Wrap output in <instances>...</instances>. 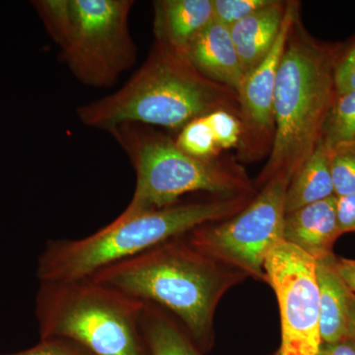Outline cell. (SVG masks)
<instances>
[{"mask_svg": "<svg viewBox=\"0 0 355 355\" xmlns=\"http://www.w3.org/2000/svg\"><path fill=\"white\" fill-rule=\"evenodd\" d=\"M3 355H91L83 347L76 343L60 338H49L41 342L31 349Z\"/></svg>", "mask_w": 355, "mask_h": 355, "instance_id": "cb8c5ba5", "label": "cell"}, {"mask_svg": "<svg viewBox=\"0 0 355 355\" xmlns=\"http://www.w3.org/2000/svg\"><path fill=\"white\" fill-rule=\"evenodd\" d=\"M316 268L314 259L284 240L266 258V284L275 291L279 307V355H319L322 338Z\"/></svg>", "mask_w": 355, "mask_h": 355, "instance_id": "9c48e42d", "label": "cell"}, {"mask_svg": "<svg viewBox=\"0 0 355 355\" xmlns=\"http://www.w3.org/2000/svg\"><path fill=\"white\" fill-rule=\"evenodd\" d=\"M336 96L355 90V36L340 44L335 65Z\"/></svg>", "mask_w": 355, "mask_h": 355, "instance_id": "603a6c76", "label": "cell"}, {"mask_svg": "<svg viewBox=\"0 0 355 355\" xmlns=\"http://www.w3.org/2000/svg\"><path fill=\"white\" fill-rule=\"evenodd\" d=\"M286 4L287 1L272 0L268 6L229 28L244 77L272 50L282 29Z\"/></svg>", "mask_w": 355, "mask_h": 355, "instance_id": "5bb4252c", "label": "cell"}, {"mask_svg": "<svg viewBox=\"0 0 355 355\" xmlns=\"http://www.w3.org/2000/svg\"><path fill=\"white\" fill-rule=\"evenodd\" d=\"M336 203L335 196L286 214L284 241L315 261L333 256L336 241L342 236L336 220Z\"/></svg>", "mask_w": 355, "mask_h": 355, "instance_id": "7c38bea8", "label": "cell"}, {"mask_svg": "<svg viewBox=\"0 0 355 355\" xmlns=\"http://www.w3.org/2000/svg\"><path fill=\"white\" fill-rule=\"evenodd\" d=\"M330 167L336 197L355 195V144L331 149Z\"/></svg>", "mask_w": 355, "mask_h": 355, "instance_id": "ffe728a7", "label": "cell"}, {"mask_svg": "<svg viewBox=\"0 0 355 355\" xmlns=\"http://www.w3.org/2000/svg\"><path fill=\"white\" fill-rule=\"evenodd\" d=\"M272 355H279V350H277V352H275V354H273Z\"/></svg>", "mask_w": 355, "mask_h": 355, "instance_id": "f1b7e54d", "label": "cell"}, {"mask_svg": "<svg viewBox=\"0 0 355 355\" xmlns=\"http://www.w3.org/2000/svg\"><path fill=\"white\" fill-rule=\"evenodd\" d=\"M141 329L149 355H203L183 327L158 306L144 303Z\"/></svg>", "mask_w": 355, "mask_h": 355, "instance_id": "e0dca14e", "label": "cell"}, {"mask_svg": "<svg viewBox=\"0 0 355 355\" xmlns=\"http://www.w3.org/2000/svg\"><path fill=\"white\" fill-rule=\"evenodd\" d=\"M320 140L329 150L355 144V90L336 96L324 120Z\"/></svg>", "mask_w": 355, "mask_h": 355, "instance_id": "ac0fdd59", "label": "cell"}, {"mask_svg": "<svg viewBox=\"0 0 355 355\" xmlns=\"http://www.w3.org/2000/svg\"><path fill=\"white\" fill-rule=\"evenodd\" d=\"M336 212L340 234L355 232V195L336 197Z\"/></svg>", "mask_w": 355, "mask_h": 355, "instance_id": "d4e9b609", "label": "cell"}, {"mask_svg": "<svg viewBox=\"0 0 355 355\" xmlns=\"http://www.w3.org/2000/svg\"><path fill=\"white\" fill-rule=\"evenodd\" d=\"M291 180L284 173L275 175L235 216L198 226L187 238L216 260L266 282V258L284 240V203Z\"/></svg>", "mask_w": 355, "mask_h": 355, "instance_id": "ba28073f", "label": "cell"}, {"mask_svg": "<svg viewBox=\"0 0 355 355\" xmlns=\"http://www.w3.org/2000/svg\"><path fill=\"white\" fill-rule=\"evenodd\" d=\"M254 195L178 202L164 209L116 217L94 234L46 244L38 259L40 282L88 279L106 266L127 260L203 224L225 220L244 209Z\"/></svg>", "mask_w": 355, "mask_h": 355, "instance_id": "277c9868", "label": "cell"}, {"mask_svg": "<svg viewBox=\"0 0 355 355\" xmlns=\"http://www.w3.org/2000/svg\"><path fill=\"white\" fill-rule=\"evenodd\" d=\"M88 279L168 311L205 354L214 347L217 306L248 275L193 246L184 234Z\"/></svg>", "mask_w": 355, "mask_h": 355, "instance_id": "6da1fadb", "label": "cell"}, {"mask_svg": "<svg viewBox=\"0 0 355 355\" xmlns=\"http://www.w3.org/2000/svg\"><path fill=\"white\" fill-rule=\"evenodd\" d=\"M108 133L127 154L137 174L132 200L119 216L171 207L196 191L217 197L257 193L244 168L236 161L193 157L175 139L153 127L123 123Z\"/></svg>", "mask_w": 355, "mask_h": 355, "instance_id": "5b68a950", "label": "cell"}, {"mask_svg": "<svg viewBox=\"0 0 355 355\" xmlns=\"http://www.w3.org/2000/svg\"><path fill=\"white\" fill-rule=\"evenodd\" d=\"M182 55L203 76L239 92L244 74L226 26L212 21L191 40Z\"/></svg>", "mask_w": 355, "mask_h": 355, "instance_id": "8fae6325", "label": "cell"}, {"mask_svg": "<svg viewBox=\"0 0 355 355\" xmlns=\"http://www.w3.org/2000/svg\"><path fill=\"white\" fill-rule=\"evenodd\" d=\"M300 3L287 1L282 29L272 50L258 67L244 77L239 98V120L242 137L240 160L251 162L263 158L272 150L275 125L273 114L275 81L287 39L295 20L300 16Z\"/></svg>", "mask_w": 355, "mask_h": 355, "instance_id": "30bf717a", "label": "cell"}, {"mask_svg": "<svg viewBox=\"0 0 355 355\" xmlns=\"http://www.w3.org/2000/svg\"><path fill=\"white\" fill-rule=\"evenodd\" d=\"M33 6L79 83L108 88L137 62L132 0H36Z\"/></svg>", "mask_w": 355, "mask_h": 355, "instance_id": "52a82bcc", "label": "cell"}, {"mask_svg": "<svg viewBox=\"0 0 355 355\" xmlns=\"http://www.w3.org/2000/svg\"><path fill=\"white\" fill-rule=\"evenodd\" d=\"M319 355H355V345L349 338L338 343H322Z\"/></svg>", "mask_w": 355, "mask_h": 355, "instance_id": "4316f807", "label": "cell"}, {"mask_svg": "<svg viewBox=\"0 0 355 355\" xmlns=\"http://www.w3.org/2000/svg\"><path fill=\"white\" fill-rule=\"evenodd\" d=\"M217 146L220 150L238 148L242 137L241 121L236 114L224 110L212 112L205 116Z\"/></svg>", "mask_w": 355, "mask_h": 355, "instance_id": "44dd1931", "label": "cell"}, {"mask_svg": "<svg viewBox=\"0 0 355 355\" xmlns=\"http://www.w3.org/2000/svg\"><path fill=\"white\" fill-rule=\"evenodd\" d=\"M340 44L324 43L295 20L275 81V133L268 163L254 188L284 173L293 176L316 148L336 98L335 65Z\"/></svg>", "mask_w": 355, "mask_h": 355, "instance_id": "3957f363", "label": "cell"}, {"mask_svg": "<svg viewBox=\"0 0 355 355\" xmlns=\"http://www.w3.org/2000/svg\"><path fill=\"white\" fill-rule=\"evenodd\" d=\"M347 338L355 345V295L350 293L349 321H347Z\"/></svg>", "mask_w": 355, "mask_h": 355, "instance_id": "83f0119b", "label": "cell"}, {"mask_svg": "<svg viewBox=\"0 0 355 355\" xmlns=\"http://www.w3.org/2000/svg\"><path fill=\"white\" fill-rule=\"evenodd\" d=\"M218 110L239 118L238 93L203 76L182 53L155 42L125 85L78 107L76 113L86 127L107 132L123 123L180 132L191 121Z\"/></svg>", "mask_w": 355, "mask_h": 355, "instance_id": "7a4b0ae2", "label": "cell"}, {"mask_svg": "<svg viewBox=\"0 0 355 355\" xmlns=\"http://www.w3.org/2000/svg\"><path fill=\"white\" fill-rule=\"evenodd\" d=\"M335 196L330 150L319 140L315 150L294 173L287 187L286 214Z\"/></svg>", "mask_w": 355, "mask_h": 355, "instance_id": "2e32d148", "label": "cell"}, {"mask_svg": "<svg viewBox=\"0 0 355 355\" xmlns=\"http://www.w3.org/2000/svg\"><path fill=\"white\" fill-rule=\"evenodd\" d=\"M316 261L322 343L347 340L352 291L336 270L335 254Z\"/></svg>", "mask_w": 355, "mask_h": 355, "instance_id": "9a60e30c", "label": "cell"}, {"mask_svg": "<svg viewBox=\"0 0 355 355\" xmlns=\"http://www.w3.org/2000/svg\"><path fill=\"white\" fill-rule=\"evenodd\" d=\"M272 1V0H212L214 20L230 28L268 6Z\"/></svg>", "mask_w": 355, "mask_h": 355, "instance_id": "7402d4cb", "label": "cell"}, {"mask_svg": "<svg viewBox=\"0 0 355 355\" xmlns=\"http://www.w3.org/2000/svg\"><path fill=\"white\" fill-rule=\"evenodd\" d=\"M336 268L345 284L355 295V260L336 257Z\"/></svg>", "mask_w": 355, "mask_h": 355, "instance_id": "484cf974", "label": "cell"}, {"mask_svg": "<svg viewBox=\"0 0 355 355\" xmlns=\"http://www.w3.org/2000/svg\"><path fill=\"white\" fill-rule=\"evenodd\" d=\"M153 8L156 43L180 53L214 21L212 0H158Z\"/></svg>", "mask_w": 355, "mask_h": 355, "instance_id": "4fadbf2b", "label": "cell"}, {"mask_svg": "<svg viewBox=\"0 0 355 355\" xmlns=\"http://www.w3.org/2000/svg\"><path fill=\"white\" fill-rule=\"evenodd\" d=\"M144 303L92 279L40 282L41 340L60 338L91 355H149L141 329Z\"/></svg>", "mask_w": 355, "mask_h": 355, "instance_id": "8992f818", "label": "cell"}, {"mask_svg": "<svg viewBox=\"0 0 355 355\" xmlns=\"http://www.w3.org/2000/svg\"><path fill=\"white\" fill-rule=\"evenodd\" d=\"M176 144L184 153L193 157L214 159L221 153L217 146L214 133L205 116L195 119L187 123L175 139Z\"/></svg>", "mask_w": 355, "mask_h": 355, "instance_id": "d6986e66", "label": "cell"}]
</instances>
